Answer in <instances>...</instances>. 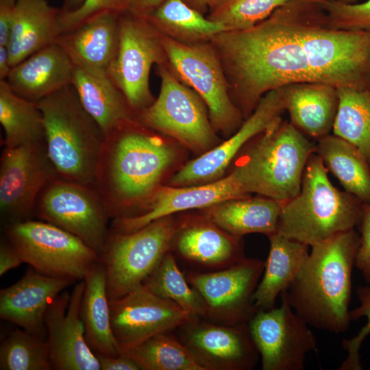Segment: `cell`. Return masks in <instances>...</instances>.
<instances>
[{
	"label": "cell",
	"instance_id": "obj_1",
	"mask_svg": "<svg viewBox=\"0 0 370 370\" xmlns=\"http://www.w3.org/2000/svg\"><path fill=\"white\" fill-rule=\"evenodd\" d=\"M210 41L245 119L266 93L291 84L370 88V32L332 27L315 3L288 0L255 26Z\"/></svg>",
	"mask_w": 370,
	"mask_h": 370
},
{
	"label": "cell",
	"instance_id": "obj_2",
	"mask_svg": "<svg viewBox=\"0 0 370 370\" xmlns=\"http://www.w3.org/2000/svg\"><path fill=\"white\" fill-rule=\"evenodd\" d=\"M147 129L136 121L104 137L95 186L113 220L144 212L175 158L174 149Z\"/></svg>",
	"mask_w": 370,
	"mask_h": 370
},
{
	"label": "cell",
	"instance_id": "obj_3",
	"mask_svg": "<svg viewBox=\"0 0 370 370\" xmlns=\"http://www.w3.org/2000/svg\"><path fill=\"white\" fill-rule=\"evenodd\" d=\"M359 244L360 235L353 229L311 247L301 270L284 291L292 308L308 325L334 334L348 329Z\"/></svg>",
	"mask_w": 370,
	"mask_h": 370
},
{
	"label": "cell",
	"instance_id": "obj_4",
	"mask_svg": "<svg viewBox=\"0 0 370 370\" xmlns=\"http://www.w3.org/2000/svg\"><path fill=\"white\" fill-rule=\"evenodd\" d=\"M315 151L316 143L281 117L241 149L231 172L247 195L283 204L299 193L306 165Z\"/></svg>",
	"mask_w": 370,
	"mask_h": 370
},
{
	"label": "cell",
	"instance_id": "obj_5",
	"mask_svg": "<svg viewBox=\"0 0 370 370\" xmlns=\"http://www.w3.org/2000/svg\"><path fill=\"white\" fill-rule=\"evenodd\" d=\"M328 172L321 158L311 155L299 193L282 206L277 233L312 247L359 224L362 203L335 187Z\"/></svg>",
	"mask_w": 370,
	"mask_h": 370
},
{
	"label": "cell",
	"instance_id": "obj_6",
	"mask_svg": "<svg viewBox=\"0 0 370 370\" xmlns=\"http://www.w3.org/2000/svg\"><path fill=\"white\" fill-rule=\"evenodd\" d=\"M38 105L43 118L47 153L58 177L95 186L104 136L73 85L46 97Z\"/></svg>",
	"mask_w": 370,
	"mask_h": 370
},
{
	"label": "cell",
	"instance_id": "obj_7",
	"mask_svg": "<svg viewBox=\"0 0 370 370\" xmlns=\"http://www.w3.org/2000/svg\"><path fill=\"white\" fill-rule=\"evenodd\" d=\"M180 223L170 215L132 232L110 231L100 255L106 271L109 300L143 284L170 251Z\"/></svg>",
	"mask_w": 370,
	"mask_h": 370
},
{
	"label": "cell",
	"instance_id": "obj_8",
	"mask_svg": "<svg viewBox=\"0 0 370 370\" xmlns=\"http://www.w3.org/2000/svg\"><path fill=\"white\" fill-rule=\"evenodd\" d=\"M4 232L23 262L46 275L83 280L100 260L79 237L47 221L17 222Z\"/></svg>",
	"mask_w": 370,
	"mask_h": 370
},
{
	"label": "cell",
	"instance_id": "obj_9",
	"mask_svg": "<svg viewBox=\"0 0 370 370\" xmlns=\"http://www.w3.org/2000/svg\"><path fill=\"white\" fill-rule=\"evenodd\" d=\"M160 38L177 76L207 106L213 128L226 134L234 133L243 116L229 95L227 78L212 44L184 42L161 33Z\"/></svg>",
	"mask_w": 370,
	"mask_h": 370
},
{
	"label": "cell",
	"instance_id": "obj_10",
	"mask_svg": "<svg viewBox=\"0 0 370 370\" xmlns=\"http://www.w3.org/2000/svg\"><path fill=\"white\" fill-rule=\"evenodd\" d=\"M120 14L115 57L108 75L136 114L153 101L149 74L153 64H163L166 58L160 33L144 17Z\"/></svg>",
	"mask_w": 370,
	"mask_h": 370
},
{
	"label": "cell",
	"instance_id": "obj_11",
	"mask_svg": "<svg viewBox=\"0 0 370 370\" xmlns=\"http://www.w3.org/2000/svg\"><path fill=\"white\" fill-rule=\"evenodd\" d=\"M158 74L161 81L159 95L137 114L138 121L196 152L205 153L213 148L217 137L202 99L180 82L164 64L158 65Z\"/></svg>",
	"mask_w": 370,
	"mask_h": 370
},
{
	"label": "cell",
	"instance_id": "obj_12",
	"mask_svg": "<svg viewBox=\"0 0 370 370\" xmlns=\"http://www.w3.org/2000/svg\"><path fill=\"white\" fill-rule=\"evenodd\" d=\"M34 213L79 237L100 257L109 236L110 218L95 186L57 177L40 193Z\"/></svg>",
	"mask_w": 370,
	"mask_h": 370
},
{
	"label": "cell",
	"instance_id": "obj_13",
	"mask_svg": "<svg viewBox=\"0 0 370 370\" xmlns=\"http://www.w3.org/2000/svg\"><path fill=\"white\" fill-rule=\"evenodd\" d=\"M264 269L262 260L245 258L223 269L191 270L185 275L205 303L204 319L219 324L236 325L248 323L258 310L252 297Z\"/></svg>",
	"mask_w": 370,
	"mask_h": 370
},
{
	"label": "cell",
	"instance_id": "obj_14",
	"mask_svg": "<svg viewBox=\"0 0 370 370\" xmlns=\"http://www.w3.org/2000/svg\"><path fill=\"white\" fill-rule=\"evenodd\" d=\"M57 177L45 140L4 147L0 160V212L5 225L28 220L42 190Z\"/></svg>",
	"mask_w": 370,
	"mask_h": 370
},
{
	"label": "cell",
	"instance_id": "obj_15",
	"mask_svg": "<svg viewBox=\"0 0 370 370\" xmlns=\"http://www.w3.org/2000/svg\"><path fill=\"white\" fill-rule=\"evenodd\" d=\"M281 306L258 310L248 322L251 340L261 358L262 370H302L306 356L317 349V339L306 322L280 295Z\"/></svg>",
	"mask_w": 370,
	"mask_h": 370
},
{
	"label": "cell",
	"instance_id": "obj_16",
	"mask_svg": "<svg viewBox=\"0 0 370 370\" xmlns=\"http://www.w3.org/2000/svg\"><path fill=\"white\" fill-rule=\"evenodd\" d=\"M109 301L112 331L120 354L156 334L175 330L192 317L144 285Z\"/></svg>",
	"mask_w": 370,
	"mask_h": 370
},
{
	"label": "cell",
	"instance_id": "obj_17",
	"mask_svg": "<svg viewBox=\"0 0 370 370\" xmlns=\"http://www.w3.org/2000/svg\"><path fill=\"white\" fill-rule=\"evenodd\" d=\"M173 332L204 370H252L258 363L248 323L227 325L192 316Z\"/></svg>",
	"mask_w": 370,
	"mask_h": 370
},
{
	"label": "cell",
	"instance_id": "obj_18",
	"mask_svg": "<svg viewBox=\"0 0 370 370\" xmlns=\"http://www.w3.org/2000/svg\"><path fill=\"white\" fill-rule=\"evenodd\" d=\"M84 288V280L79 281L71 294L63 291L47 309L45 326L53 369H100L98 358L86 341L81 317Z\"/></svg>",
	"mask_w": 370,
	"mask_h": 370
},
{
	"label": "cell",
	"instance_id": "obj_19",
	"mask_svg": "<svg viewBox=\"0 0 370 370\" xmlns=\"http://www.w3.org/2000/svg\"><path fill=\"white\" fill-rule=\"evenodd\" d=\"M284 111L281 88L268 92L227 140L188 162L172 177L170 185L188 186L219 179L241 149L280 119Z\"/></svg>",
	"mask_w": 370,
	"mask_h": 370
},
{
	"label": "cell",
	"instance_id": "obj_20",
	"mask_svg": "<svg viewBox=\"0 0 370 370\" xmlns=\"http://www.w3.org/2000/svg\"><path fill=\"white\" fill-rule=\"evenodd\" d=\"M233 173L215 181L188 186H160L142 214L113 220L111 232L136 231L175 212L206 208L226 199L248 196Z\"/></svg>",
	"mask_w": 370,
	"mask_h": 370
},
{
	"label": "cell",
	"instance_id": "obj_21",
	"mask_svg": "<svg viewBox=\"0 0 370 370\" xmlns=\"http://www.w3.org/2000/svg\"><path fill=\"white\" fill-rule=\"evenodd\" d=\"M184 261L207 271L245 258L241 238L226 232L205 216L180 223L170 247Z\"/></svg>",
	"mask_w": 370,
	"mask_h": 370
},
{
	"label": "cell",
	"instance_id": "obj_22",
	"mask_svg": "<svg viewBox=\"0 0 370 370\" xmlns=\"http://www.w3.org/2000/svg\"><path fill=\"white\" fill-rule=\"evenodd\" d=\"M74 281L29 268L16 283L1 289V319L45 337V316L49 304Z\"/></svg>",
	"mask_w": 370,
	"mask_h": 370
},
{
	"label": "cell",
	"instance_id": "obj_23",
	"mask_svg": "<svg viewBox=\"0 0 370 370\" xmlns=\"http://www.w3.org/2000/svg\"><path fill=\"white\" fill-rule=\"evenodd\" d=\"M73 71L69 55L54 42L12 66L5 80L17 95L38 103L71 84Z\"/></svg>",
	"mask_w": 370,
	"mask_h": 370
},
{
	"label": "cell",
	"instance_id": "obj_24",
	"mask_svg": "<svg viewBox=\"0 0 370 370\" xmlns=\"http://www.w3.org/2000/svg\"><path fill=\"white\" fill-rule=\"evenodd\" d=\"M71 84L82 106L97 122L104 137L138 121L136 114L107 72L74 64Z\"/></svg>",
	"mask_w": 370,
	"mask_h": 370
},
{
	"label": "cell",
	"instance_id": "obj_25",
	"mask_svg": "<svg viewBox=\"0 0 370 370\" xmlns=\"http://www.w3.org/2000/svg\"><path fill=\"white\" fill-rule=\"evenodd\" d=\"M120 14L103 12L56 40L77 66L107 72L117 50Z\"/></svg>",
	"mask_w": 370,
	"mask_h": 370
},
{
	"label": "cell",
	"instance_id": "obj_26",
	"mask_svg": "<svg viewBox=\"0 0 370 370\" xmlns=\"http://www.w3.org/2000/svg\"><path fill=\"white\" fill-rule=\"evenodd\" d=\"M280 88L285 111L297 130L316 140L330 134L338 105L336 87L323 83L302 82Z\"/></svg>",
	"mask_w": 370,
	"mask_h": 370
},
{
	"label": "cell",
	"instance_id": "obj_27",
	"mask_svg": "<svg viewBox=\"0 0 370 370\" xmlns=\"http://www.w3.org/2000/svg\"><path fill=\"white\" fill-rule=\"evenodd\" d=\"M59 10L47 0H17L8 50L12 67L60 35Z\"/></svg>",
	"mask_w": 370,
	"mask_h": 370
},
{
	"label": "cell",
	"instance_id": "obj_28",
	"mask_svg": "<svg viewBox=\"0 0 370 370\" xmlns=\"http://www.w3.org/2000/svg\"><path fill=\"white\" fill-rule=\"evenodd\" d=\"M270 249L252 300L258 310L275 308V300L286 291L301 270L309 256V246L278 233L268 236Z\"/></svg>",
	"mask_w": 370,
	"mask_h": 370
},
{
	"label": "cell",
	"instance_id": "obj_29",
	"mask_svg": "<svg viewBox=\"0 0 370 370\" xmlns=\"http://www.w3.org/2000/svg\"><path fill=\"white\" fill-rule=\"evenodd\" d=\"M282 206V203L266 197L248 195L204 208V216L234 236L241 238L250 233L269 236L277 232Z\"/></svg>",
	"mask_w": 370,
	"mask_h": 370
},
{
	"label": "cell",
	"instance_id": "obj_30",
	"mask_svg": "<svg viewBox=\"0 0 370 370\" xmlns=\"http://www.w3.org/2000/svg\"><path fill=\"white\" fill-rule=\"evenodd\" d=\"M84 282L81 317L86 341L95 353L119 355L120 352L111 327L106 271L100 260L85 278Z\"/></svg>",
	"mask_w": 370,
	"mask_h": 370
},
{
	"label": "cell",
	"instance_id": "obj_31",
	"mask_svg": "<svg viewBox=\"0 0 370 370\" xmlns=\"http://www.w3.org/2000/svg\"><path fill=\"white\" fill-rule=\"evenodd\" d=\"M315 153L345 191L370 205V167L354 145L328 134L317 140Z\"/></svg>",
	"mask_w": 370,
	"mask_h": 370
},
{
	"label": "cell",
	"instance_id": "obj_32",
	"mask_svg": "<svg viewBox=\"0 0 370 370\" xmlns=\"http://www.w3.org/2000/svg\"><path fill=\"white\" fill-rule=\"evenodd\" d=\"M146 18L159 32L178 40L195 43L227 32L225 26L203 16L184 0H165Z\"/></svg>",
	"mask_w": 370,
	"mask_h": 370
},
{
	"label": "cell",
	"instance_id": "obj_33",
	"mask_svg": "<svg viewBox=\"0 0 370 370\" xmlns=\"http://www.w3.org/2000/svg\"><path fill=\"white\" fill-rule=\"evenodd\" d=\"M0 123L4 147L45 140L42 112L38 103L14 93L5 80H0Z\"/></svg>",
	"mask_w": 370,
	"mask_h": 370
},
{
	"label": "cell",
	"instance_id": "obj_34",
	"mask_svg": "<svg viewBox=\"0 0 370 370\" xmlns=\"http://www.w3.org/2000/svg\"><path fill=\"white\" fill-rule=\"evenodd\" d=\"M333 134L354 145L370 167V88H337Z\"/></svg>",
	"mask_w": 370,
	"mask_h": 370
},
{
	"label": "cell",
	"instance_id": "obj_35",
	"mask_svg": "<svg viewBox=\"0 0 370 370\" xmlns=\"http://www.w3.org/2000/svg\"><path fill=\"white\" fill-rule=\"evenodd\" d=\"M121 354L140 370H204L173 331L156 334Z\"/></svg>",
	"mask_w": 370,
	"mask_h": 370
},
{
	"label": "cell",
	"instance_id": "obj_36",
	"mask_svg": "<svg viewBox=\"0 0 370 370\" xmlns=\"http://www.w3.org/2000/svg\"><path fill=\"white\" fill-rule=\"evenodd\" d=\"M143 285L156 295L174 301L192 316L204 318L206 315L203 299L190 285L171 251Z\"/></svg>",
	"mask_w": 370,
	"mask_h": 370
},
{
	"label": "cell",
	"instance_id": "obj_37",
	"mask_svg": "<svg viewBox=\"0 0 370 370\" xmlns=\"http://www.w3.org/2000/svg\"><path fill=\"white\" fill-rule=\"evenodd\" d=\"M0 369H53L47 340L23 329L11 332L1 343Z\"/></svg>",
	"mask_w": 370,
	"mask_h": 370
},
{
	"label": "cell",
	"instance_id": "obj_38",
	"mask_svg": "<svg viewBox=\"0 0 370 370\" xmlns=\"http://www.w3.org/2000/svg\"><path fill=\"white\" fill-rule=\"evenodd\" d=\"M288 0H221L208 17L229 31L247 29L269 17Z\"/></svg>",
	"mask_w": 370,
	"mask_h": 370
},
{
	"label": "cell",
	"instance_id": "obj_39",
	"mask_svg": "<svg viewBox=\"0 0 370 370\" xmlns=\"http://www.w3.org/2000/svg\"><path fill=\"white\" fill-rule=\"evenodd\" d=\"M321 6L327 14L332 27L370 32V0L360 3L330 0Z\"/></svg>",
	"mask_w": 370,
	"mask_h": 370
},
{
	"label": "cell",
	"instance_id": "obj_40",
	"mask_svg": "<svg viewBox=\"0 0 370 370\" xmlns=\"http://www.w3.org/2000/svg\"><path fill=\"white\" fill-rule=\"evenodd\" d=\"M356 294L360 304L357 308L349 311L351 321L365 317L367 319V323L356 336L349 339H343L342 341V347L347 351V355L338 367L339 370L362 369L360 349L365 338L370 334V287L359 286L356 289Z\"/></svg>",
	"mask_w": 370,
	"mask_h": 370
},
{
	"label": "cell",
	"instance_id": "obj_41",
	"mask_svg": "<svg viewBox=\"0 0 370 370\" xmlns=\"http://www.w3.org/2000/svg\"><path fill=\"white\" fill-rule=\"evenodd\" d=\"M127 2L128 0H84L73 10H61L58 19L60 34L76 28L89 18L101 12H125L127 9Z\"/></svg>",
	"mask_w": 370,
	"mask_h": 370
},
{
	"label": "cell",
	"instance_id": "obj_42",
	"mask_svg": "<svg viewBox=\"0 0 370 370\" xmlns=\"http://www.w3.org/2000/svg\"><path fill=\"white\" fill-rule=\"evenodd\" d=\"M360 225V244L355 267L370 285V205L362 204Z\"/></svg>",
	"mask_w": 370,
	"mask_h": 370
},
{
	"label": "cell",
	"instance_id": "obj_43",
	"mask_svg": "<svg viewBox=\"0 0 370 370\" xmlns=\"http://www.w3.org/2000/svg\"><path fill=\"white\" fill-rule=\"evenodd\" d=\"M17 0H0V45L8 46Z\"/></svg>",
	"mask_w": 370,
	"mask_h": 370
},
{
	"label": "cell",
	"instance_id": "obj_44",
	"mask_svg": "<svg viewBox=\"0 0 370 370\" xmlns=\"http://www.w3.org/2000/svg\"><path fill=\"white\" fill-rule=\"evenodd\" d=\"M101 370H140L138 365L124 354L108 356L95 353Z\"/></svg>",
	"mask_w": 370,
	"mask_h": 370
},
{
	"label": "cell",
	"instance_id": "obj_45",
	"mask_svg": "<svg viewBox=\"0 0 370 370\" xmlns=\"http://www.w3.org/2000/svg\"><path fill=\"white\" fill-rule=\"evenodd\" d=\"M24 263L21 256L6 239L3 240L0 245V275L15 269Z\"/></svg>",
	"mask_w": 370,
	"mask_h": 370
},
{
	"label": "cell",
	"instance_id": "obj_46",
	"mask_svg": "<svg viewBox=\"0 0 370 370\" xmlns=\"http://www.w3.org/2000/svg\"><path fill=\"white\" fill-rule=\"evenodd\" d=\"M164 1L165 0H128L126 12L138 16L147 17Z\"/></svg>",
	"mask_w": 370,
	"mask_h": 370
},
{
	"label": "cell",
	"instance_id": "obj_47",
	"mask_svg": "<svg viewBox=\"0 0 370 370\" xmlns=\"http://www.w3.org/2000/svg\"><path fill=\"white\" fill-rule=\"evenodd\" d=\"M11 69L8 47L0 45V80L7 78Z\"/></svg>",
	"mask_w": 370,
	"mask_h": 370
},
{
	"label": "cell",
	"instance_id": "obj_48",
	"mask_svg": "<svg viewBox=\"0 0 370 370\" xmlns=\"http://www.w3.org/2000/svg\"><path fill=\"white\" fill-rule=\"evenodd\" d=\"M190 7L199 11L206 10L207 8L212 9L221 0H184Z\"/></svg>",
	"mask_w": 370,
	"mask_h": 370
},
{
	"label": "cell",
	"instance_id": "obj_49",
	"mask_svg": "<svg viewBox=\"0 0 370 370\" xmlns=\"http://www.w3.org/2000/svg\"><path fill=\"white\" fill-rule=\"evenodd\" d=\"M84 0H65V6L62 11H71L77 8Z\"/></svg>",
	"mask_w": 370,
	"mask_h": 370
},
{
	"label": "cell",
	"instance_id": "obj_50",
	"mask_svg": "<svg viewBox=\"0 0 370 370\" xmlns=\"http://www.w3.org/2000/svg\"><path fill=\"white\" fill-rule=\"evenodd\" d=\"M303 1H310V2L315 3L321 5L330 0H303Z\"/></svg>",
	"mask_w": 370,
	"mask_h": 370
},
{
	"label": "cell",
	"instance_id": "obj_51",
	"mask_svg": "<svg viewBox=\"0 0 370 370\" xmlns=\"http://www.w3.org/2000/svg\"><path fill=\"white\" fill-rule=\"evenodd\" d=\"M337 1L343 2V3H356L357 0H337Z\"/></svg>",
	"mask_w": 370,
	"mask_h": 370
}]
</instances>
